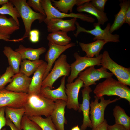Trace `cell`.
<instances>
[{"label": "cell", "instance_id": "484cf974", "mask_svg": "<svg viewBox=\"0 0 130 130\" xmlns=\"http://www.w3.org/2000/svg\"><path fill=\"white\" fill-rule=\"evenodd\" d=\"M25 112V110L24 107L14 108L5 107L6 119H9L20 130H22L21 121Z\"/></svg>", "mask_w": 130, "mask_h": 130}, {"label": "cell", "instance_id": "277c9868", "mask_svg": "<svg viewBox=\"0 0 130 130\" xmlns=\"http://www.w3.org/2000/svg\"><path fill=\"white\" fill-rule=\"evenodd\" d=\"M54 66L43 80L42 87H49L51 89L55 82L61 76H68L71 71L70 64L67 60V56L61 55L54 62Z\"/></svg>", "mask_w": 130, "mask_h": 130}, {"label": "cell", "instance_id": "8992f818", "mask_svg": "<svg viewBox=\"0 0 130 130\" xmlns=\"http://www.w3.org/2000/svg\"><path fill=\"white\" fill-rule=\"evenodd\" d=\"M102 55L101 65L111 72L119 81L130 86V68H125L117 63L110 58L106 50H105Z\"/></svg>", "mask_w": 130, "mask_h": 130}, {"label": "cell", "instance_id": "f35d334b", "mask_svg": "<svg viewBox=\"0 0 130 130\" xmlns=\"http://www.w3.org/2000/svg\"><path fill=\"white\" fill-rule=\"evenodd\" d=\"M10 36L4 35L0 34V40L6 41L17 42L22 41L23 40L22 38L17 39H10Z\"/></svg>", "mask_w": 130, "mask_h": 130}, {"label": "cell", "instance_id": "1f68e13d", "mask_svg": "<svg viewBox=\"0 0 130 130\" xmlns=\"http://www.w3.org/2000/svg\"><path fill=\"white\" fill-rule=\"evenodd\" d=\"M13 5L9 2L2 5L0 8V14L8 15L13 18L19 26L20 24L18 18L20 17L17 9Z\"/></svg>", "mask_w": 130, "mask_h": 130}, {"label": "cell", "instance_id": "3957f363", "mask_svg": "<svg viewBox=\"0 0 130 130\" xmlns=\"http://www.w3.org/2000/svg\"><path fill=\"white\" fill-rule=\"evenodd\" d=\"M16 8L21 17L24 23L25 32L23 36L24 38L29 37L32 25L38 20L40 23L44 21L46 16L33 10L28 5L25 0H9Z\"/></svg>", "mask_w": 130, "mask_h": 130}, {"label": "cell", "instance_id": "836d02e7", "mask_svg": "<svg viewBox=\"0 0 130 130\" xmlns=\"http://www.w3.org/2000/svg\"><path fill=\"white\" fill-rule=\"evenodd\" d=\"M21 125V130H42L36 123L25 115L22 118Z\"/></svg>", "mask_w": 130, "mask_h": 130}, {"label": "cell", "instance_id": "5b68a950", "mask_svg": "<svg viewBox=\"0 0 130 130\" xmlns=\"http://www.w3.org/2000/svg\"><path fill=\"white\" fill-rule=\"evenodd\" d=\"M77 30L76 33H74L75 37H77L81 32H84L91 34L94 36L93 40L95 41L97 40H104L107 43L108 42L118 43L120 42V36L117 34H112L110 33V30L111 24L109 23L107 24L105 28L102 29L98 23H94L93 24L94 28L92 29L87 30L81 27L79 23L77 22L75 23Z\"/></svg>", "mask_w": 130, "mask_h": 130}, {"label": "cell", "instance_id": "8d00e7d4", "mask_svg": "<svg viewBox=\"0 0 130 130\" xmlns=\"http://www.w3.org/2000/svg\"><path fill=\"white\" fill-rule=\"evenodd\" d=\"M39 32L37 29L31 30L29 34V38L30 41L33 43L38 42L39 39Z\"/></svg>", "mask_w": 130, "mask_h": 130}, {"label": "cell", "instance_id": "5bb4252c", "mask_svg": "<svg viewBox=\"0 0 130 130\" xmlns=\"http://www.w3.org/2000/svg\"><path fill=\"white\" fill-rule=\"evenodd\" d=\"M92 91L89 86L84 87L82 90V103L79 104V112L82 111L83 115V123L81 126V130H85L88 127L92 128V124L89 117L90 94Z\"/></svg>", "mask_w": 130, "mask_h": 130}, {"label": "cell", "instance_id": "2e32d148", "mask_svg": "<svg viewBox=\"0 0 130 130\" xmlns=\"http://www.w3.org/2000/svg\"><path fill=\"white\" fill-rule=\"evenodd\" d=\"M77 19L73 18L70 20L53 19L49 20L46 24L49 32L61 31L67 32L73 31L76 29L75 23Z\"/></svg>", "mask_w": 130, "mask_h": 130}, {"label": "cell", "instance_id": "8fae6325", "mask_svg": "<svg viewBox=\"0 0 130 130\" xmlns=\"http://www.w3.org/2000/svg\"><path fill=\"white\" fill-rule=\"evenodd\" d=\"M107 69L102 66L98 69H96L94 66L88 67L78 74V78L83 82L84 87L95 85L96 81L101 79L112 77L113 73L107 72Z\"/></svg>", "mask_w": 130, "mask_h": 130}, {"label": "cell", "instance_id": "cb8c5ba5", "mask_svg": "<svg viewBox=\"0 0 130 130\" xmlns=\"http://www.w3.org/2000/svg\"><path fill=\"white\" fill-rule=\"evenodd\" d=\"M90 0H51L52 5L57 10L64 13L68 14V11L72 12L73 7L75 5L81 6L86 3L91 1Z\"/></svg>", "mask_w": 130, "mask_h": 130}, {"label": "cell", "instance_id": "9c48e42d", "mask_svg": "<svg viewBox=\"0 0 130 130\" xmlns=\"http://www.w3.org/2000/svg\"><path fill=\"white\" fill-rule=\"evenodd\" d=\"M102 55L101 54L97 57L90 58L86 56H81L77 52L74 53L73 56L76 60L70 64L71 73L68 78V83L73 82L79 73L84 69L92 66L100 65Z\"/></svg>", "mask_w": 130, "mask_h": 130}, {"label": "cell", "instance_id": "7402d4cb", "mask_svg": "<svg viewBox=\"0 0 130 130\" xmlns=\"http://www.w3.org/2000/svg\"><path fill=\"white\" fill-rule=\"evenodd\" d=\"M120 9L118 13L115 16L114 22L111 26L110 30V33L119 29L125 23V15L127 10L130 6L129 0H121L119 4Z\"/></svg>", "mask_w": 130, "mask_h": 130}, {"label": "cell", "instance_id": "d6986e66", "mask_svg": "<svg viewBox=\"0 0 130 130\" xmlns=\"http://www.w3.org/2000/svg\"><path fill=\"white\" fill-rule=\"evenodd\" d=\"M47 63L44 61L34 73L29 86L28 93L29 95L40 93L43 78L47 68Z\"/></svg>", "mask_w": 130, "mask_h": 130}, {"label": "cell", "instance_id": "bcb514c9", "mask_svg": "<svg viewBox=\"0 0 130 130\" xmlns=\"http://www.w3.org/2000/svg\"><path fill=\"white\" fill-rule=\"evenodd\" d=\"M2 130H6V128H4L2 129Z\"/></svg>", "mask_w": 130, "mask_h": 130}, {"label": "cell", "instance_id": "30bf717a", "mask_svg": "<svg viewBox=\"0 0 130 130\" xmlns=\"http://www.w3.org/2000/svg\"><path fill=\"white\" fill-rule=\"evenodd\" d=\"M29 96L28 93H17L5 88L0 90V107H23Z\"/></svg>", "mask_w": 130, "mask_h": 130}, {"label": "cell", "instance_id": "ab89813d", "mask_svg": "<svg viewBox=\"0 0 130 130\" xmlns=\"http://www.w3.org/2000/svg\"><path fill=\"white\" fill-rule=\"evenodd\" d=\"M107 130H127L123 126L115 124L112 125H108L107 128Z\"/></svg>", "mask_w": 130, "mask_h": 130}, {"label": "cell", "instance_id": "ba28073f", "mask_svg": "<svg viewBox=\"0 0 130 130\" xmlns=\"http://www.w3.org/2000/svg\"><path fill=\"white\" fill-rule=\"evenodd\" d=\"M42 6L45 12L46 17L44 22L46 24L49 20L53 19H59L71 17L78 18L81 20L88 22L92 23L95 21V19L91 15L73 12L70 14H65L59 11L52 5L50 0H41Z\"/></svg>", "mask_w": 130, "mask_h": 130}, {"label": "cell", "instance_id": "7dc6e473", "mask_svg": "<svg viewBox=\"0 0 130 130\" xmlns=\"http://www.w3.org/2000/svg\"><path fill=\"white\" fill-rule=\"evenodd\" d=\"M1 76V75L0 74V77Z\"/></svg>", "mask_w": 130, "mask_h": 130}, {"label": "cell", "instance_id": "b9f144b4", "mask_svg": "<svg viewBox=\"0 0 130 130\" xmlns=\"http://www.w3.org/2000/svg\"><path fill=\"white\" fill-rule=\"evenodd\" d=\"M6 125L9 127L11 130H20L18 129L13 123L8 119H6Z\"/></svg>", "mask_w": 130, "mask_h": 130}, {"label": "cell", "instance_id": "60d3db41", "mask_svg": "<svg viewBox=\"0 0 130 130\" xmlns=\"http://www.w3.org/2000/svg\"><path fill=\"white\" fill-rule=\"evenodd\" d=\"M108 124L106 119L96 127L92 129V130H107Z\"/></svg>", "mask_w": 130, "mask_h": 130}, {"label": "cell", "instance_id": "74e56055", "mask_svg": "<svg viewBox=\"0 0 130 130\" xmlns=\"http://www.w3.org/2000/svg\"><path fill=\"white\" fill-rule=\"evenodd\" d=\"M5 110V107H0V130L6 125Z\"/></svg>", "mask_w": 130, "mask_h": 130}, {"label": "cell", "instance_id": "7c38bea8", "mask_svg": "<svg viewBox=\"0 0 130 130\" xmlns=\"http://www.w3.org/2000/svg\"><path fill=\"white\" fill-rule=\"evenodd\" d=\"M75 43L71 42L66 45L61 46L49 42V49L45 56L47 66L43 76V80L51 71L53 64L62 53L68 48L75 46Z\"/></svg>", "mask_w": 130, "mask_h": 130}, {"label": "cell", "instance_id": "9a60e30c", "mask_svg": "<svg viewBox=\"0 0 130 130\" xmlns=\"http://www.w3.org/2000/svg\"><path fill=\"white\" fill-rule=\"evenodd\" d=\"M12 80L5 88L7 90L17 93H28L32 78L19 72L12 77Z\"/></svg>", "mask_w": 130, "mask_h": 130}, {"label": "cell", "instance_id": "7bdbcfd3", "mask_svg": "<svg viewBox=\"0 0 130 130\" xmlns=\"http://www.w3.org/2000/svg\"><path fill=\"white\" fill-rule=\"evenodd\" d=\"M125 23L130 26V6L129 7L126 12Z\"/></svg>", "mask_w": 130, "mask_h": 130}, {"label": "cell", "instance_id": "d590c367", "mask_svg": "<svg viewBox=\"0 0 130 130\" xmlns=\"http://www.w3.org/2000/svg\"><path fill=\"white\" fill-rule=\"evenodd\" d=\"M107 0H92L91 2L93 6L99 10L104 12L105 6Z\"/></svg>", "mask_w": 130, "mask_h": 130}, {"label": "cell", "instance_id": "f6af8a7d", "mask_svg": "<svg viewBox=\"0 0 130 130\" xmlns=\"http://www.w3.org/2000/svg\"><path fill=\"white\" fill-rule=\"evenodd\" d=\"M71 130H81L78 125L72 128Z\"/></svg>", "mask_w": 130, "mask_h": 130}, {"label": "cell", "instance_id": "83f0119b", "mask_svg": "<svg viewBox=\"0 0 130 130\" xmlns=\"http://www.w3.org/2000/svg\"><path fill=\"white\" fill-rule=\"evenodd\" d=\"M44 62L42 60L31 61L26 59H22L20 64L19 72L29 77L34 73Z\"/></svg>", "mask_w": 130, "mask_h": 130}, {"label": "cell", "instance_id": "e0dca14e", "mask_svg": "<svg viewBox=\"0 0 130 130\" xmlns=\"http://www.w3.org/2000/svg\"><path fill=\"white\" fill-rule=\"evenodd\" d=\"M55 102V108L50 116L57 130H65L64 125L67 122L65 116L66 101L58 99Z\"/></svg>", "mask_w": 130, "mask_h": 130}, {"label": "cell", "instance_id": "7a4b0ae2", "mask_svg": "<svg viewBox=\"0 0 130 130\" xmlns=\"http://www.w3.org/2000/svg\"><path fill=\"white\" fill-rule=\"evenodd\" d=\"M93 92L95 96L98 97L105 95L117 96L126 100L130 104V88L112 77L106 78L105 80L97 84Z\"/></svg>", "mask_w": 130, "mask_h": 130}, {"label": "cell", "instance_id": "ee69618b", "mask_svg": "<svg viewBox=\"0 0 130 130\" xmlns=\"http://www.w3.org/2000/svg\"><path fill=\"white\" fill-rule=\"evenodd\" d=\"M9 2L8 0H0V5H2Z\"/></svg>", "mask_w": 130, "mask_h": 130}, {"label": "cell", "instance_id": "d6a6232c", "mask_svg": "<svg viewBox=\"0 0 130 130\" xmlns=\"http://www.w3.org/2000/svg\"><path fill=\"white\" fill-rule=\"evenodd\" d=\"M15 74L10 66L7 68L5 72L0 77V90L4 88L7 84L12 81V77Z\"/></svg>", "mask_w": 130, "mask_h": 130}, {"label": "cell", "instance_id": "ac0fdd59", "mask_svg": "<svg viewBox=\"0 0 130 130\" xmlns=\"http://www.w3.org/2000/svg\"><path fill=\"white\" fill-rule=\"evenodd\" d=\"M65 76H63L61 80L60 84L57 88L52 90L49 87H41L40 93L45 97L55 101L60 99L67 101V96L65 92Z\"/></svg>", "mask_w": 130, "mask_h": 130}, {"label": "cell", "instance_id": "f1b7e54d", "mask_svg": "<svg viewBox=\"0 0 130 130\" xmlns=\"http://www.w3.org/2000/svg\"><path fill=\"white\" fill-rule=\"evenodd\" d=\"M47 38L49 42L61 46L67 45L71 41L67 32L61 31L52 32L48 35Z\"/></svg>", "mask_w": 130, "mask_h": 130}, {"label": "cell", "instance_id": "603a6c76", "mask_svg": "<svg viewBox=\"0 0 130 130\" xmlns=\"http://www.w3.org/2000/svg\"><path fill=\"white\" fill-rule=\"evenodd\" d=\"M107 43L102 40H97L89 43L79 42V45L82 51L86 53L87 57L92 58L98 56L104 45Z\"/></svg>", "mask_w": 130, "mask_h": 130}, {"label": "cell", "instance_id": "e575fe53", "mask_svg": "<svg viewBox=\"0 0 130 130\" xmlns=\"http://www.w3.org/2000/svg\"><path fill=\"white\" fill-rule=\"evenodd\" d=\"M28 5L32 7L34 11L46 16L45 12L42 6L41 0H28L27 2Z\"/></svg>", "mask_w": 130, "mask_h": 130}, {"label": "cell", "instance_id": "f546056e", "mask_svg": "<svg viewBox=\"0 0 130 130\" xmlns=\"http://www.w3.org/2000/svg\"><path fill=\"white\" fill-rule=\"evenodd\" d=\"M113 114L115 124L123 126L127 130H130V117L124 109L119 106H115L113 110Z\"/></svg>", "mask_w": 130, "mask_h": 130}, {"label": "cell", "instance_id": "4fadbf2b", "mask_svg": "<svg viewBox=\"0 0 130 130\" xmlns=\"http://www.w3.org/2000/svg\"><path fill=\"white\" fill-rule=\"evenodd\" d=\"M83 86V82L78 78L74 82L66 84L65 92L67 98L66 105L67 108L73 109L75 110H78L79 107L78 94L80 89Z\"/></svg>", "mask_w": 130, "mask_h": 130}, {"label": "cell", "instance_id": "4dcf8cb0", "mask_svg": "<svg viewBox=\"0 0 130 130\" xmlns=\"http://www.w3.org/2000/svg\"><path fill=\"white\" fill-rule=\"evenodd\" d=\"M28 117L30 120L36 123L42 130H57L50 116L45 118L41 116Z\"/></svg>", "mask_w": 130, "mask_h": 130}, {"label": "cell", "instance_id": "d4e9b609", "mask_svg": "<svg viewBox=\"0 0 130 130\" xmlns=\"http://www.w3.org/2000/svg\"><path fill=\"white\" fill-rule=\"evenodd\" d=\"M20 29V26L13 18H8L5 15L0 14V34L10 36Z\"/></svg>", "mask_w": 130, "mask_h": 130}, {"label": "cell", "instance_id": "6da1fadb", "mask_svg": "<svg viewBox=\"0 0 130 130\" xmlns=\"http://www.w3.org/2000/svg\"><path fill=\"white\" fill-rule=\"evenodd\" d=\"M55 107V102L41 93L29 95L23 107L25 115L28 117L43 115L46 117L50 116Z\"/></svg>", "mask_w": 130, "mask_h": 130}, {"label": "cell", "instance_id": "4316f807", "mask_svg": "<svg viewBox=\"0 0 130 130\" xmlns=\"http://www.w3.org/2000/svg\"><path fill=\"white\" fill-rule=\"evenodd\" d=\"M3 52L7 58L9 66L12 67L15 74L19 73L22 60L20 54L8 46L4 47Z\"/></svg>", "mask_w": 130, "mask_h": 130}, {"label": "cell", "instance_id": "52a82bcc", "mask_svg": "<svg viewBox=\"0 0 130 130\" xmlns=\"http://www.w3.org/2000/svg\"><path fill=\"white\" fill-rule=\"evenodd\" d=\"M95 99L90 104V118L92 124V129L94 128L102 123L104 120V113L106 107L109 104L121 99L116 98L114 100L105 99L104 96L98 97L94 96Z\"/></svg>", "mask_w": 130, "mask_h": 130}, {"label": "cell", "instance_id": "ffe728a7", "mask_svg": "<svg viewBox=\"0 0 130 130\" xmlns=\"http://www.w3.org/2000/svg\"><path fill=\"white\" fill-rule=\"evenodd\" d=\"M76 10L79 12H86L94 16L97 18L98 23L100 25H103L108 20L106 13L97 9L93 6L91 1L78 6Z\"/></svg>", "mask_w": 130, "mask_h": 130}, {"label": "cell", "instance_id": "44dd1931", "mask_svg": "<svg viewBox=\"0 0 130 130\" xmlns=\"http://www.w3.org/2000/svg\"><path fill=\"white\" fill-rule=\"evenodd\" d=\"M15 51L20 55L22 60L34 61L39 60L40 56L46 52V49L44 47L37 48L26 47L20 44Z\"/></svg>", "mask_w": 130, "mask_h": 130}]
</instances>
